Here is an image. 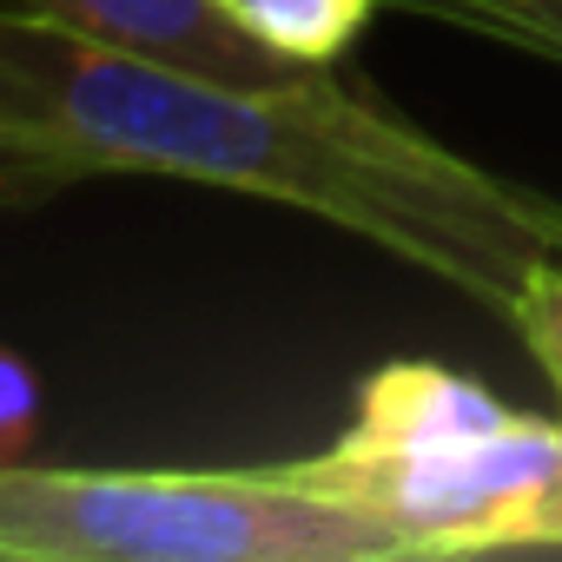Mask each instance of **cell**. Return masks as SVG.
Instances as JSON below:
<instances>
[{"label": "cell", "instance_id": "1", "mask_svg": "<svg viewBox=\"0 0 562 562\" xmlns=\"http://www.w3.org/2000/svg\"><path fill=\"white\" fill-rule=\"evenodd\" d=\"M106 172L312 212L496 318L562 265V199L450 153L331 67L225 80L0 8V199L27 205Z\"/></svg>", "mask_w": 562, "mask_h": 562}, {"label": "cell", "instance_id": "2", "mask_svg": "<svg viewBox=\"0 0 562 562\" xmlns=\"http://www.w3.org/2000/svg\"><path fill=\"white\" fill-rule=\"evenodd\" d=\"M292 470L384 522L404 555L562 549V404L529 417L443 364L371 371L351 424Z\"/></svg>", "mask_w": 562, "mask_h": 562}, {"label": "cell", "instance_id": "3", "mask_svg": "<svg viewBox=\"0 0 562 562\" xmlns=\"http://www.w3.org/2000/svg\"><path fill=\"white\" fill-rule=\"evenodd\" d=\"M404 542L271 470H54L0 463V562H397Z\"/></svg>", "mask_w": 562, "mask_h": 562}, {"label": "cell", "instance_id": "4", "mask_svg": "<svg viewBox=\"0 0 562 562\" xmlns=\"http://www.w3.org/2000/svg\"><path fill=\"white\" fill-rule=\"evenodd\" d=\"M0 8L27 14V21H47V27H67V34L100 41V47H120V54L192 67V74H225V80L312 74V67L278 60L251 34H238L212 0H0Z\"/></svg>", "mask_w": 562, "mask_h": 562}, {"label": "cell", "instance_id": "5", "mask_svg": "<svg viewBox=\"0 0 562 562\" xmlns=\"http://www.w3.org/2000/svg\"><path fill=\"white\" fill-rule=\"evenodd\" d=\"M212 8L292 67H338L384 0H212Z\"/></svg>", "mask_w": 562, "mask_h": 562}, {"label": "cell", "instance_id": "6", "mask_svg": "<svg viewBox=\"0 0 562 562\" xmlns=\"http://www.w3.org/2000/svg\"><path fill=\"white\" fill-rule=\"evenodd\" d=\"M397 8L562 67V0H397Z\"/></svg>", "mask_w": 562, "mask_h": 562}, {"label": "cell", "instance_id": "7", "mask_svg": "<svg viewBox=\"0 0 562 562\" xmlns=\"http://www.w3.org/2000/svg\"><path fill=\"white\" fill-rule=\"evenodd\" d=\"M522 345H529V358L542 364V378L555 384V397H562V265H549L536 285L509 305V318H503Z\"/></svg>", "mask_w": 562, "mask_h": 562}, {"label": "cell", "instance_id": "8", "mask_svg": "<svg viewBox=\"0 0 562 562\" xmlns=\"http://www.w3.org/2000/svg\"><path fill=\"white\" fill-rule=\"evenodd\" d=\"M41 430V378L0 345V463H21Z\"/></svg>", "mask_w": 562, "mask_h": 562}, {"label": "cell", "instance_id": "9", "mask_svg": "<svg viewBox=\"0 0 562 562\" xmlns=\"http://www.w3.org/2000/svg\"><path fill=\"white\" fill-rule=\"evenodd\" d=\"M555 404H562V397H555Z\"/></svg>", "mask_w": 562, "mask_h": 562}]
</instances>
